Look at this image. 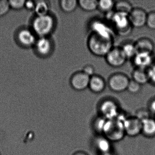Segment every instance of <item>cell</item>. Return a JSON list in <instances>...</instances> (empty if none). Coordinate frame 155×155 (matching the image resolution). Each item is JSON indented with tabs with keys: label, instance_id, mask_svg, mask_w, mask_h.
<instances>
[{
	"label": "cell",
	"instance_id": "5bb4252c",
	"mask_svg": "<svg viewBox=\"0 0 155 155\" xmlns=\"http://www.w3.org/2000/svg\"><path fill=\"white\" fill-rule=\"evenodd\" d=\"M105 80L101 76L94 75L91 77L88 88L93 93L98 94L103 92L106 88Z\"/></svg>",
	"mask_w": 155,
	"mask_h": 155
},
{
	"label": "cell",
	"instance_id": "cb8c5ba5",
	"mask_svg": "<svg viewBox=\"0 0 155 155\" xmlns=\"http://www.w3.org/2000/svg\"><path fill=\"white\" fill-rule=\"evenodd\" d=\"M48 3L45 1H38L36 2L35 10L37 16H44L48 14Z\"/></svg>",
	"mask_w": 155,
	"mask_h": 155
},
{
	"label": "cell",
	"instance_id": "7402d4cb",
	"mask_svg": "<svg viewBox=\"0 0 155 155\" xmlns=\"http://www.w3.org/2000/svg\"><path fill=\"white\" fill-rule=\"evenodd\" d=\"M115 2L112 0H101L98 2V9L104 13H110L115 8Z\"/></svg>",
	"mask_w": 155,
	"mask_h": 155
},
{
	"label": "cell",
	"instance_id": "f1b7e54d",
	"mask_svg": "<svg viewBox=\"0 0 155 155\" xmlns=\"http://www.w3.org/2000/svg\"><path fill=\"white\" fill-rule=\"evenodd\" d=\"M26 1L24 0H11L9 1L10 7L15 10H20L25 7Z\"/></svg>",
	"mask_w": 155,
	"mask_h": 155
},
{
	"label": "cell",
	"instance_id": "f546056e",
	"mask_svg": "<svg viewBox=\"0 0 155 155\" xmlns=\"http://www.w3.org/2000/svg\"><path fill=\"white\" fill-rule=\"evenodd\" d=\"M9 1L0 0V17L6 15L10 9Z\"/></svg>",
	"mask_w": 155,
	"mask_h": 155
},
{
	"label": "cell",
	"instance_id": "d4e9b609",
	"mask_svg": "<svg viewBox=\"0 0 155 155\" xmlns=\"http://www.w3.org/2000/svg\"><path fill=\"white\" fill-rule=\"evenodd\" d=\"M107 120L103 117L100 116L94 120L93 127L96 131L99 133H103L105 125Z\"/></svg>",
	"mask_w": 155,
	"mask_h": 155
},
{
	"label": "cell",
	"instance_id": "5b68a950",
	"mask_svg": "<svg viewBox=\"0 0 155 155\" xmlns=\"http://www.w3.org/2000/svg\"><path fill=\"white\" fill-rule=\"evenodd\" d=\"M99 111L100 116L107 120L115 118L119 114L118 105L112 99H105L101 102Z\"/></svg>",
	"mask_w": 155,
	"mask_h": 155
},
{
	"label": "cell",
	"instance_id": "ffe728a7",
	"mask_svg": "<svg viewBox=\"0 0 155 155\" xmlns=\"http://www.w3.org/2000/svg\"><path fill=\"white\" fill-rule=\"evenodd\" d=\"M98 2L97 0H80L78 6L84 11L92 12L98 9Z\"/></svg>",
	"mask_w": 155,
	"mask_h": 155
},
{
	"label": "cell",
	"instance_id": "4316f807",
	"mask_svg": "<svg viewBox=\"0 0 155 155\" xmlns=\"http://www.w3.org/2000/svg\"><path fill=\"white\" fill-rule=\"evenodd\" d=\"M146 26L150 29L155 30V11L148 13Z\"/></svg>",
	"mask_w": 155,
	"mask_h": 155
},
{
	"label": "cell",
	"instance_id": "4fadbf2b",
	"mask_svg": "<svg viewBox=\"0 0 155 155\" xmlns=\"http://www.w3.org/2000/svg\"><path fill=\"white\" fill-rule=\"evenodd\" d=\"M112 20L120 32H125L126 29L128 28V25H130L128 15L125 13L116 12L113 14Z\"/></svg>",
	"mask_w": 155,
	"mask_h": 155
},
{
	"label": "cell",
	"instance_id": "e575fe53",
	"mask_svg": "<svg viewBox=\"0 0 155 155\" xmlns=\"http://www.w3.org/2000/svg\"><path fill=\"white\" fill-rule=\"evenodd\" d=\"M73 155H88L83 151H78L74 153Z\"/></svg>",
	"mask_w": 155,
	"mask_h": 155
},
{
	"label": "cell",
	"instance_id": "7a4b0ae2",
	"mask_svg": "<svg viewBox=\"0 0 155 155\" xmlns=\"http://www.w3.org/2000/svg\"><path fill=\"white\" fill-rule=\"evenodd\" d=\"M103 134L105 137L110 141L117 142L121 140L125 134L124 128V122L118 118L107 120Z\"/></svg>",
	"mask_w": 155,
	"mask_h": 155
},
{
	"label": "cell",
	"instance_id": "ac0fdd59",
	"mask_svg": "<svg viewBox=\"0 0 155 155\" xmlns=\"http://www.w3.org/2000/svg\"><path fill=\"white\" fill-rule=\"evenodd\" d=\"M96 147L102 154L109 153L111 147L110 141L105 137H100L96 140Z\"/></svg>",
	"mask_w": 155,
	"mask_h": 155
},
{
	"label": "cell",
	"instance_id": "8992f818",
	"mask_svg": "<svg viewBox=\"0 0 155 155\" xmlns=\"http://www.w3.org/2000/svg\"><path fill=\"white\" fill-rule=\"evenodd\" d=\"M105 57L107 63L113 68L122 67L127 60L120 47L112 48Z\"/></svg>",
	"mask_w": 155,
	"mask_h": 155
},
{
	"label": "cell",
	"instance_id": "44dd1931",
	"mask_svg": "<svg viewBox=\"0 0 155 155\" xmlns=\"http://www.w3.org/2000/svg\"><path fill=\"white\" fill-rule=\"evenodd\" d=\"M61 8L64 12L70 13L73 12L78 6L77 0H61L60 2Z\"/></svg>",
	"mask_w": 155,
	"mask_h": 155
},
{
	"label": "cell",
	"instance_id": "30bf717a",
	"mask_svg": "<svg viewBox=\"0 0 155 155\" xmlns=\"http://www.w3.org/2000/svg\"><path fill=\"white\" fill-rule=\"evenodd\" d=\"M34 31L30 30L22 29L18 32V41L24 48H29L34 46L37 40Z\"/></svg>",
	"mask_w": 155,
	"mask_h": 155
},
{
	"label": "cell",
	"instance_id": "52a82bcc",
	"mask_svg": "<svg viewBox=\"0 0 155 155\" xmlns=\"http://www.w3.org/2000/svg\"><path fill=\"white\" fill-rule=\"evenodd\" d=\"M125 134L130 137H136L141 133V120L135 116L127 117L124 121Z\"/></svg>",
	"mask_w": 155,
	"mask_h": 155
},
{
	"label": "cell",
	"instance_id": "9a60e30c",
	"mask_svg": "<svg viewBox=\"0 0 155 155\" xmlns=\"http://www.w3.org/2000/svg\"><path fill=\"white\" fill-rule=\"evenodd\" d=\"M135 45L137 53L142 52L152 54L155 49L154 42L147 38L139 39L135 42Z\"/></svg>",
	"mask_w": 155,
	"mask_h": 155
},
{
	"label": "cell",
	"instance_id": "83f0119b",
	"mask_svg": "<svg viewBox=\"0 0 155 155\" xmlns=\"http://www.w3.org/2000/svg\"><path fill=\"white\" fill-rule=\"evenodd\" d=\"M150 114L151 113H150L148 109H140L138 110L136 112L135 117H137L138 119L142 121L144 120L151 117H150Z\"/></svg>",
	"mask_w": 155,
	"mask_h": 155
},
{
	"label": "cell",
	"instance_id": "9c48e42d",
	"mask_svg": "<svg viewBox=\"0 0 155 155\" xmlns=\"http://www.w3.org/2000/svg\"><path fill=\"white\" fill-rule=\"evenodd\" d=\"M90 78L82 71H78L71 76L70 84L77 91H82L88 88Z\"/></svg>",
	"mask_w": 155,
	"mask_h": 155
},
{
	"label": "cell",
	"instance_id": "277c9868",
	"mask_svg": "<svg viewBox=\"0 0 155 155\" xmlns=\"http://www.w3.org/2000/svg\"><path fill=\"white\" fill-rule=\"evenodd\" d=\"M130 80L126 74L117 73L112 74L108 81L110 89L115 92H122L127 90Z\"/></svg>",
	"mask_w": 155,
	"mask_h": 155
},
{
	"label": "cell",
	"instance_id": "2e32d148",
	"mask_svg": "<svg viewBox=\"0 0 155 155\" xmlns=\"http://www.w3.org/2000/svg\"><path fill=\"white\" fill-rule=\"evenodd\" d=\"M141 133L143 136L148 138L155 137V119L150 117L142 120Z\"/></svg>",
	"mask_w": 155,
	"mask_h": 155
},
{
	"label": "cell",
	"instance_id": "484cf974",
	"mask_svg": "<svg viewBox=\"0 0 155 155\" xmlns=\"http://www.w3.org/2000/svg\"><path fill=\"white\" fill-rule=\"evenodd\" d=\"M141 89V85L135 81L133 80L130 81L127 90L132 94H137L140 92Z\"/></svg>",
	"mask_w": 155,
	"mask_h": 155
},
{
	"label": "cell",
	"instance_id": "4dcf8cb0",
	"mask_svg": "<svg viewBox=\"0 0 155 155\" xmlns=\"http://www.w3.org/2000/svg\"><path fill=\"white\" fill-rule=\"evenodd\" d=\"M148 73L149 77V82L155 85V62L148 69Z\"/></svg>",
	"mask_w": 155,
	"mask_h": 155
},
{
	"label": "cell",
	"instance_id": "8d00e7d4",
	"mask_svg": "<svg viewBox=\"0 0 155 155\" xmlns=\"http://www.w3.org/2000/svg\"><path fill=\"white\" fill-rule=\"evenodd\" d=\"M154 118H155V117H154Z\"/></svg>",
	"mask_w": 155,
	"mask_h": 155
},
{
	"label": "cell",
	"instance_id": "7c38bea8",
	"mask_svg": "<svg viewBox=\"0 0 155 155\" xmlns=\"http://www.w3.org/2000/svg\"><path fill=\"white\" fill-rule=\"evenodd\" d=\"M35 48L37 53L42 56H47L51 54L53 49L51 41L47 37H41L37 40Z\"/></svg>",
	"mask_w": 155,
	"mask_h": 155
},
{
	"label": "cell",
	"instance_id": "ba28073f",
	"mask_svg": "<svg viewBox=\"0 0 155 155\" xmlns=\"http://www.w3.org/2000/svg\"><path fill=\"white\" fill-rule=\"evenodd\" d=\"M147 14L143 9L138 8H133L128 15L130 25L137 28L146 26Z\"/></svg>",
	"mask_w": 155,
	"mask_h": 155
},
{
	"label": "cell",
	"instance_id": "d6986e66",
	"mask_svg": "<svg viewBox=\"0 0 155 155\" xmlns=\"http://www.w3.org/2000/svg\"><path fill=\"white\" fill-rule=\"evenodd\" d=\"M133 9L132 5L129 2L127 1H118L115 2L114 9L116 11V12L125 13L129 15Z\"/></svg>",
	"mask_w": 155,
	"mask_h": 155
},
{
	"label": "cell",
	"instance_id": "603a6c76",
	"mask_svg": "<svg viewBox=\"0 0 155 155\" xmlns=\"http://www.w3.org/2000/svg\"><path fill=\"white\" fill-rule=\"evenodd\" d=\"M127 59H133L137 53L135 43L128 42L124 43L121 47Z\"/></svg>",
	"mask_w": 155,
	"mask_h": 155
},
{
	"label": "cell",
	"instance_id": "e0dca14e",
	"mask_svg": "<svg viewBox=\"0 0 155 155\" xmlns=\"http://www.w3.org/2000/svg\"><path fill=\"white\" fill-rule=\"evenodd\" d=\"M147 70L135 69L132 73V80L141 86L147 84L150 81Z\"/></svg>",
	"mask_w": 155,
	"mask_h": 155
},
{
	"label": "cell",
	"instance_id": "8fae6325",
	"mask_svg": "<svg viewBox=\"0 0 155 155\" xmlns=\"http://www.w3.org/2000/svg\"><path fill=\"white\" fill-rule=\"evenodd\" d=\"M136 68L148 69L154 63L152 54L138 52L133 58Z\"/></svg>",
	"mask_w": 155,
	"mask_h": 155
},
{
	"label": "cell",
	"instance_id": "1f68e13d",
	"mask_svg": "<svg viewBox=\"0 0 155 155\" xmlns=\"http://www.w3.org/2000/svg\"><path fill=\"white\" fill-rule=\"evenodd\" d=\"M82 71L90 77H92L95 75V68L92 65H89V64L84 66Z\"/></svg>",
	"mask_w": 155,
	"mask_h": 155
},
{
	"label": "cell",
	"instance_id": "6da1fadb",
	"mask_svg": "<svg viewBox=\"0 0 155 155\" xmlns=\"http://www.w3.org/2000/svg\"><path fill=\"white\" fill-rule=\"evenodd\" d=\"M111 37L99 33H93L88 40L91 51L98 56H106L112 48Z\"/></svg>",
	"mask_w": 155,
	"mask_h": 155
},
{
	"label": "cell",
	"instance_id": "3957f363",
	"mask_svg": "<svg viewBox=\"0 0 155 155\" xmlns=\"http://www.w3.org/2000/svg\"><path fill=\"white\" fill-rule=\"evenodd\" d=\"M55 21L54 18L49 14L37 16L32 23V29L36 35L41 37H47L54 29Z\"/></svg>",
	"mask_w": 155,
	"mask_h": 155
},
{
	"label": "cell",
	"instance_id": "d590c367",
	"mask_svg": "<svg viewBox=\"0 0 155 155\" xmlns=\"http://www.w3.org/2000/svg\"><path fill=\"white\" fill-rule=\"evenodd\" d=\"M110 153V152H109ZM109 153H105V154H103L102 155H111Z\"/></svg>",
	"mask_w": 155,
	"mask_h": 155
},
{
	"label": "cell",
	"instance_id": "836d02e7",
	"mask_svg": "<svg viewBox=\"0 0 155 155\" xmlns=\"http://www.w3.org/2000/svg\"><path fill=\"white\" fill-rule=\"evenodd\" d=\"M148 110L150 113H153L155 115V98L152 99L149 102Z\"/></svg>",
	"mask_w": 155,
	"mask_h": 155
},
{
	"label": "cell",
	"instance_id": "d6a6232c",
	"mask_svg": "<svg viewBox=\"0 0 155 155\" xmlns=\"http://www.w3.org/2000/svg\"><path fill=\"white\" fill-rule=\"evenodd\" d=\"M36 7V2L32 1H28L25 2V7L26 8L29 10H35Z\"/></svg>",
	"mask_w": 155,
	"mask_h": 155
}]
</instances>
